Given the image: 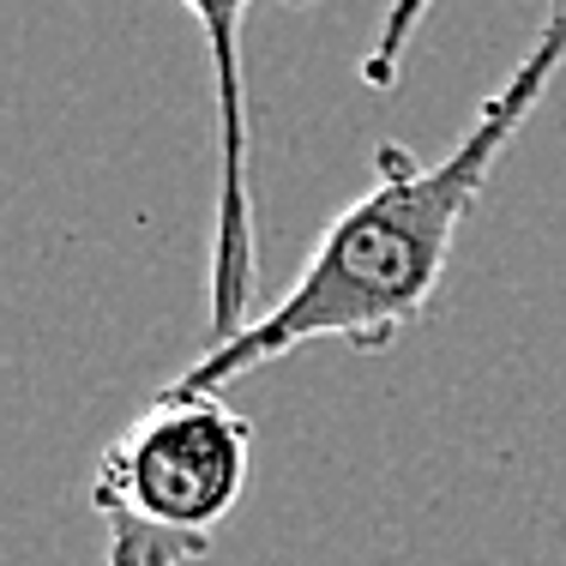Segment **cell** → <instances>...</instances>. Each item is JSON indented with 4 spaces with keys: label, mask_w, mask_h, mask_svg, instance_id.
I'll list each match as a JSON object with an SVG mask.
<instances>
[{
    "label": "cell",
    "mask_w": 566,
    "mask_h": 566,
    "mask_svg": "<svg viewBox=\"0 0 566 566\" xmlns=\"http://www.w3.org/2000/svg\"><path fill=\"white\" fill-rule=\"evenodd\" d=\"M560 61H566V0H548L536 43L506 73V85L470 115L452 151L440 164H416L410 145H380L374 187L326 223L307 265L283 290V302L265 307L260 319H248L235 338L206 344L169 380V392H223L260 361H277L307 344H349L361 356L392 349L440 295L458 223L482 199L512 133L531 120L543 91L555 85Z\"/></svg>",
    "instance_id": "1"
},
{
    "label": "cell",
    "mask_w": 566,
    "mask_h": 566,
    "mask_svg": "<svg viewBox=\"0 0 566 566\" xmlns=\"http://www.w3.org/2000/svg\"><path fill=\"white\" fill-rule=\"evenodd\" d=\"M253 422L223 392H157L91 476L103 566H193L248 494Z\"/></svg>",
    "instance_id": "2"
},
{
    "label": "cell",
    "mask_w": 566,
    "mask_h": 566,
    "mask_svg": "<svg viewBox=\"0 0 566 566\" xmlns=\"http://www.w3.org/2000/svg\"><path fill=\"white\" fill-rule=\"evenodd\" d=\"M211 49L218 85V229H211V344L248 326L253 302V181H248V73H241V19L253 0H181ZM314 7V0H283Z\"/></svg>",
    "instance_id": "3"
},
{
    "label": "cell",
    "mask_w": 566,
    "mask_h": 566,
    "mask_svg": "<svg viewBox=\"0 0 566 566\" xmlns=\"http://www.w3.org/2000/svg\"><path fill=\"white\" fill-rule=\"evenodd\" d=\"M428 12H434V0H392V7L380 12V31H374V43H368V61H361V85L368 91L398 85L403 55H410V43H416Z\"/></svg>",
    "instance_id": "4"
}]
</instances>
